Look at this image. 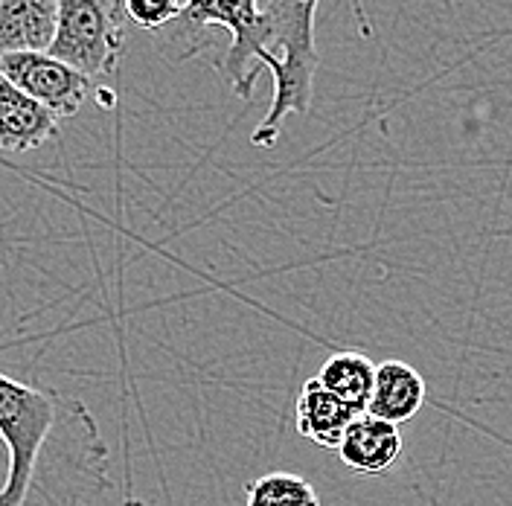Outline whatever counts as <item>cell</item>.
<instances>
[{"instance_id": "3957f363", "label": "cell", "mask_w": 512, "mask_h": 506, "mask_svg": "<svg viewBox=\"0 0 512 506\" xmlns=\"http://www.w3.org/2000/svg\"><path fill=\"white\" fill-rule=\"evenodd\" d=\"M126 44L123 0H59L53 59L85 73L91 82L111 79Z\"/></svg>"}, {"instance_id": "52a82bcc", "label": "cell", "mask_w": 512, "mask_h": 506, "mask_svg": "<svg viewBox=\"0 0 512 506\" xmlns=\"http://www.w3.org/2000/svg\"><path fill=\"white\" fill-rule=\"evenodd\" d=\"M59 0H0V59L47 53L56 38Z\"/></svg>"}, {"instance_id": "6da1fadb", "label": "cell", "mask_w": 512, "mask_h": 506, "mask_svg": "<svg viewBox=\"0 0 512 506\" xmlns=\"http://www.w3.org/2000/svg\"><path fill=\"white\" fill-rule=\"evenodd\" d=\"M0 440V506H94L111 492L108 445L79 399L0 373Z\"/></svg>"}, {"instance_id": "5b68a950", "label": "cell", "mask_w": 512, "mask_h": 506, "mask_svg": "<svg viewBox=\"0 0 512 506\" xmlns=\"http://www.w3.org/2000/svg\"><path fill=\"white\" fill-rule=\"evenodd\" d=\"M341 463L361 477H379L396 466L402 457L399 425L382 422L370 413H358L344 431L341 445L335 448Z\"/></svg>"}, {"instance_id": "ba28073f", "label": "cell", "mask_w": 512, "mask_h": 506, "mask_svg": "<svg viewBox=\"0 0 512 506\" xmlns=\"http://www.w3.org/2000/svg\"><path fill=\"white\" fill-rule=\"evenodd\" d=\"M422 405H425V379L411 364L399 358H387L376 367L373 393L364 413L390 425H402L414 419L416 413L422 411Z\"/></svg>"}, {"instance_id": "7c38bea8", "label": "cell", "mask_w": 512, "mask_h": 506, "mask_svg": "<svg viewBox=\"0 0 512 506\" xmlns=\"http://www.w3.org/2000/svg\"><path fill=\"white\" fill-rule=\"evenodd\" d=\"M187 0H123L126 21L146 32L166 30L181 12Z\"/></svg>"}, {"instance_id": "277c9868", "label": "cell", "mask_w": 512, "mask_h": 506, "mask_svg": "<svg viewBox=\"0 0 512 506\" xmlns=\"http://www.w3.org/2000/svg\"><path fill=\"white\" fill-rule=\"evenodd\" d=\"M0 73L44 105L56 120L73 117L85 108L88 96L94 94V82L73 70L70 64L53 59L50 53H15L0 59Z\"/></svg>"}, {"instance_id": "8992f818", "label": "cell", "mask_w": 512, "mask_h": 506, "mask_svg": "<svg viewBox=\"0 0 512 506\" xmlns=\"http://www.w3.org/2000/svg\"><path fill=\"white\" fill-rule=\"evenodd\" d=\"M56 131L59 120L0 73V149L9 155H27L53 140Z\"/></svg>"}, {"instance_id": "9c48e42d", "label": "cell", "mask_w": 512, "mask_h": 506, "mask_svg": "<svg viewBox=\"0 0 512 506\" xmlns=\"http://www.w3.org/2000/svg\"><path fill=\"white\" fill-rule=\"evenodd\" d=\"M358 413L338 402L329 390L320 387L318 379H309L303 384L297 402H294V428L306 440H312L326 451H335L341 445L344 431Z\"/></svg>"}, {"instance_id": "30bf717a", "label": "cell", "mask_w": 512, "mask_h": 506, "mask_svg": "<svg viewBox=\"0 0 512 506\" xmlns=\"http://www.w3.org/2000/svg\"><path fill=\"white\" fill-rule=\"evenodd\" d=\"M323 390H329L338 402H344L355 413L367 411L370 393H373V379H376V364L364 352H335L326 358L315 376Z\"/></svg>"}, {"instance_id": "8fae6325", "label": "cell", "mask_w": 512, "mask_h": 506, "mask_svg": "<svg viewBox=\"0 0 512 506\" xmlns=\"http://www.w3.org/2000/svg\"><path fill=\"white\" fill-rule=\"evenodd\" d=\"M248 506H320L315 486L291 472H268L245 486Z\"/></svg>"}, {"instance_id": "7a4b0ae2", "label": "cell", "mask_w": 512, "mask_h": 506, "mask_svg": "<svg viewBox=\"0 0 512 506\" xmlns=\"http://www.w3.org/2000/svg\"><path fill=\"white\" fill-rule=\"evenodd\" d=\"M320 0H265L259 3L254 67L271 70L274 99L268 114L251 134L256 149H274L280 140L283 120L291 114H306L315 96L318 44H315V12ZM352 15L364 38L373 35V24L361 0H350Z\"/></svg>"}]
</instances>
